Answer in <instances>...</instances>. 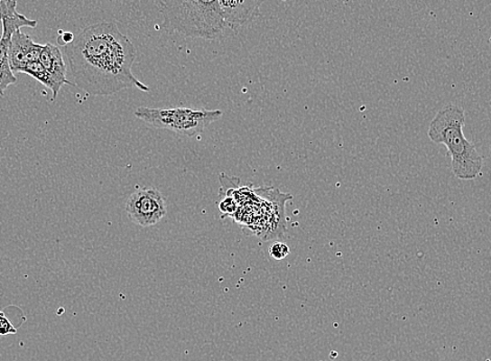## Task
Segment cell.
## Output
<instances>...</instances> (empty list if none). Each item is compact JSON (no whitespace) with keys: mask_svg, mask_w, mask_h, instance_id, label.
Here are the masks:
<instances>
[{"mask_svg":"<svg viewBox=\"0 0 491 361\" xmlns=\"http://www.w3.org/2000/svg\"><path fill=\"white\" fill-rule=\"evenodd\" d=\"M39 62L44 66V69L51 73L58 84L61 86L75 85L68 79V69H66L62 52L58 46L51 43L43 45Z\"/></svg>","mask_w":491,"mask_h":361,"instance_id":"cell-9","label":"cell"},{"mask_svg":"<svg viewBox=\"0 0 491 361\" xmlns=\"http://www.w3.org/2000/svg\"><path fill=\"white\" fill-rule=\"evenodd\" d=\"M125 212L133 223L148 228L161 222L167 214L165 200L156 189H141L132 193Z\"/></svg>","mask_w":491,"mask_h":361,"instance_id":"cell-5","label":"cell"},{"mask_svg":"<svg viewBox=\"0 0 491 361\" xmlns=\"http://www.w3.org/2000/svg\"><path fill=\"white\" fill-rule=\"evenodd\" d=\"M270 256L275 260L287 258L290 254V247L283 243H274L269 249Z\"/></svg>","mask_w":491,"mask_h":361,"instance_id":"cell-12","label":"cell"},{"mask_svg":"<svg viewBox=\"0 0 491 361\" xmlns=\"http://www.w3.org/2000/svg\"><path fill=\"white\" fill-rule=\"evenodd\" d=\"M236 200L231 197H227L218 205V209L224 214H234L236 212Z\"/></svg>","mask_w":491,"mask_h":361,"instance_id":"cell-14","label":"cell"},{"mask_svg":"<svg viewBox=\"0 0 491 361\" xmlns=\"http://www.w3.org/2000/svg\"><path fill=\"white\" fill-rule=\"evenodd\" d=\"M17 82V79L14 72L12 71L11 67L6 69H0V97H5V91L9 88L11 85H14Z\"/></svg>","mask_w":491,"mask_h":361,"instance_id":"cell-11","label":"cell"},{"mask_svg":"<svg viewBox=\"0 0 491 361\" xmlns=\"http://www.w3.org/2000/svg\"><path fill=\"white\" fill-rule=\"evenodd\" d=\"M63 48L75 85L88 95L107 97L129 88L150 91L133 75L137 51L116 23L90 25Z\"/></svg>","mask_w":491,"mask_h":361,"instance_id":"cell-1","label":"cell"},{"mask_svg":"<svg viewBox=\"0 0 491 361\" xmlns=\"http://www.w3.org/2000/svg\"><path fill=\"white\" fill-rule=\"evenodd\" d=\"M23 73L34 78L36 81L42 83L52 92V99H56L62 86L58 84L54 78L51 76V73L44 69V66L37 62L29 63L24 67Z\"/></svg>","mask_w":491,"mask_h":361,"instance_id":"cell-10","label":"cell"},{"mask_svg":"<svg viewBox=\"0 0 491 361\" xmlns=\"http://www.w3.org/2000/svg\"><path fill=\"white\" fill-rule=\"evenodd\" d=\"M17 0H0V23H2V37L11 43L12 36L22 28L35 29L38 22L19 14L16 9Z\"/></svg>","mask_w":491,"mask_h":361,"instance_id":"cell-8","label":"cell"},{"mask_svg":"<svg viewBox=\"0 0 491 361\" xmlns=\"http://www.w3.org/2000/svg\"><path fill=\"white\" fill-rule=\"evenodd\" d=\"M264 0H218L228 28L237 30L260 14Z\"/></svg>","mask_w":491,"mask_h":361,"instance_id":"cell-7","label":"cell"},{"mask_svg":"<svg viewBox=\"0 0 491 361\" xmlns=\"http://www.w3.org/2000/svg\"><path fill=\"white\" fill-rule=\"evenodd\" d=\"M43 45L34 42L29 35L17 31L12 36L9 49V63L13 72L23 73L24 67L40 59Z\"/></svg>","mask_w":491,"mask_h":361,"instance_id":"cell-6","label":"cell"},{"mask_svg":"<svg viewBox=\"0 0 491 361\" xmlns=\"http://www.w3.org/2000/svg\"><path fill=\"white\" fill-rule=\"evenodd\" d=\"M466 112L454 104L443 106L431 122L428 136L431 142L447 146L452 157V171L457 179L475 180L481 175L483 158L474 143L464 136Z\"/></svg>","mask_w":491,"mask_h":361,"instance_id":"cell-2","label":"cell"},{"mask_svg":"<svg viewBox=\"0 0 491 361\" xmlns=\"http://www.w3.org/2000/svg\"><path fill=\"white\" fill-rule=\"evenodd\" d=\"M16 333L15 326L6 318L4 311H0V337L11 336V334Z\"/></svg>","mask_w":491,"mask_h":361,"instance_id":"cell-13","label":"cell"},{"mask_svg":"<svg viewBox=\"0 0 491 361\" xmlns=\"http://www.w3.org/2000/svg\"><path fill=\"white\" fill-rule=\"evenodd\" d=\"M164 28L190 38L212 40L228 28L218 0H162Z\"/></svg>","mask_w":491,"mask_h":361,"instance_id":"cell-3","label":"cell"},{"mask_svg":"<svg viewBox=\"0 0 491 361\" xmlns=\"http://www.w3.org/2000/svg\"><path fill=\"white\" fill-rule=\"evenodd\" d=\"M76 36L70 32H60L58 38L59 45L65 46L74 42Z\"/></svg>","mask_w":491,"mask_h":361,"instance_id":"cell-15","label":"cell"},{"mask_svg":"<svg viewBox=\"0 0 491 361\" xmlns=\"http://www.w3.org/2000/svg\"><path fill=\"white\" fill-rule=\"evenodd\" d=\"M138 119L154 126L189 138L195 137L221 118V110H192L189 108L153 109L141 106L134 112Z\"/></svg>","mask_w":491,"mask_h":361,"instance_id":"cell-4","label":"cell"}]
</instances>
